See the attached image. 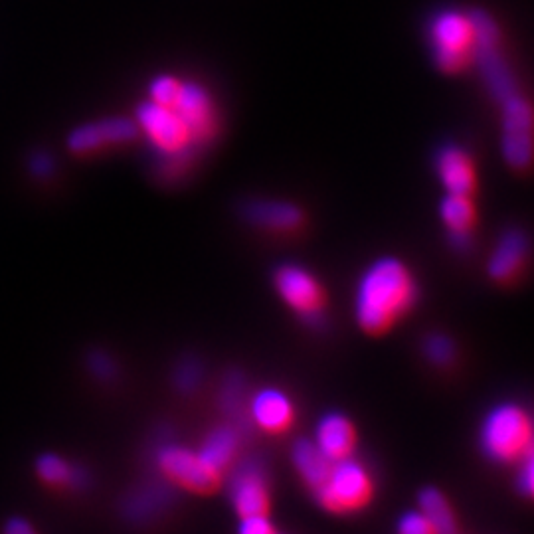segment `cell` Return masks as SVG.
I'll return each mask as SVG.
<instances>
[{
	"instance_id": "cell-21",
	"label": "cell",
	"mask_w": 534,
	"mask_h": 534,
	"mask_svg": "<svg viewBox=\"0 0 534 534\" xmlns=\"http://www.w3.org/2000/svg\"><path fill=\"white\" fill-rule=\"evenodd\" d=\"M38 475L50 483V485H72V487H84L88 485V473L86 469L68 463L60 455L46 453L38 459Z\"/></svg>"
},
{
	"instance_id": "cell-12",
	"label": "cell",
	"mask_w": 534,
	"mask_h": 534,
	"mask_svg": "<svg viewBox=\"0 0 534 534\" xmlns=\"http://www.w3.org/2000/svg\"><path fill=\"white\" fill-rule=\"evenodd\" d=\"M248 418L262 430L277 434L291 426L295 418V408L291 398L283 390L264 388L252 398Z\"/></svg>"
},
{
	"instance_id": "cell-26",
	"label": "cell",
	"mask_w": 534,
	"mask_h": 534,
	"mask_svg": "<svg viewBox=\"0 0 534 534\" xmlns=\"http://www.w3.org/2000/svg\"><path fill=\"white\" fill-rule=\"evenodd\" d=\"M178 84L171 76H161L151 84V99L161 105H173L177 99Z\"/></svg>"
},
{
	"instance_id": "cell-6",
	"label": "cell",
	"mask_w": 534,
	"mask_h": 534,
	"mask_svg": "<svg viewBox=\"0 0 534 534\" xmlns=\"http://www.w3.org/2000/svg\"><path fill=\"white\" fill-rule=\"evenodd\" d=\"M432 42L436 46V62L444 72H459L467 66L475 48L473 18L461 12H442L432 24Z\"/></svg>"
},
{
	"instance_id": "cell-32",
	"label": "cell",
	"mask_w": 534,
	"mask_h": 534,
	"mask_svg": "<svg viewBox=\"0 0 534 534\" xmlns=\"http://www.w3.org/2000/svg\"><path fill=\"white\" fill-rule=\"evenodd\" d=\"M4 531L8 534H30L34 529L28 525V521L16 517V519H10V521L6 523Z\"/></svg>"
},
{
	"instance_id": "cell-30",
	"label": "cell",
	"mask_w": 534,
	"mask_h": 534,
	"mask_svg": "<svg viewBox=\"0 0 534 534\" xmlns=\"http://www.w3.org/2000/svg\"><path fill=\"white\" fill-rule=\"evenodd\" d=\"M89 368L91 372L97 376V378H113L115 374V362L103 353H95V355L89 356Z\"/></svg>"
},
{
	"instance_id": "cell-7",
	"label": "cell",
	"mask_w": 534,
	"mask_h": 534,
	"mask_svg": "<svg viewBox=\"0 0 534 534\" xmlns=\"http://www.w3.org/2000/svg\"><path fill=\"white\" fill-rule=\"evenodd\" d=\"M137 123L149 141L165 155L177 153L192 141L188 127L173 105H161L151 99L137 109Z\"/></svg>"
},
{
	"instance_id": "cell-17",
	"label": "cell",
	"mask_w": 534,
	"mask_h": 534,
	"mask_svg": "<svg viewBox=\"0 0 534 534\" xmlns=\"http://www.w3.org/2000/svg\"><path fill=\"white\" fill-rule=\"evenodd\" d=\"M440 216H442V222L451 236L453 246L459 250H465L469 246L471 230H473L475 218H477L471 194L447 192L442 204H440Z\"/></svg>"
},
{
	"instance_id": "cell-2",
	"label": "cell",
	"mask_w": 534,
	"mask_h": 534,
	"mask_svg": "<svg viewBox=\"0 0 534 534\" xmlns=\"http://www.w3.org/2000/svg\"><path fill=\"white\" fill-rule=\"evenodd\" d=\"M479 442L483 453L497 463H515L534 444L531 414L519 404H499L483 420Z\"/></svg>"
},
{
	"instance_id": "cell-29",
	"label": "cell",
	"mask_w": 534,
	"mask_h": 534,
	"mask_svg": "<svg viewBox=\"0 0 534 534\" xmlns=\"http://www.w3.org/2000/svg\"><path fill=\"white\" fill-rule=\"evenodd\" d=\"M240 531L244 534H269L275 531V527L269 523L267 515H250L242 517Z\"/></svg>"
},
{
	"instance_id": "cell-11",
	"label": "cell",
	"mask_w": 534,
	"mask_h": 534,
	"mask_svg": "<svg viewBox=\"0 0 534 534\" xmlns=\"http://www.w3.org/2000/svg\"><path fill=\"white\" fill-rule=\"evenodd\" d=\"M173 107L184 121V125L188 127L192 139H206L212 133L214 129L212 101L202 86L194 82L180 84Z\"/></svg>"
},
{
	"instance_id": "cell-16",
	"label": "cell",
	"mask_w": 534,
	"mask_h": 534,
	"mask_svg": "<svg viewBox=\"0 0 534 534\" xmlns=\"http://www.w3.org/2000/svg\"><path fill=\"white\" fill-rule=\"evenodd\" d=\"M240 438H242V430H238L234 424L218 426L206 436L204 444L200 445L196 455L204 463L206 469H210L212 473L220 477L234 461L240 449Z\"/></svg>"
},
{
	"instance_id": "cell-14",
	"label": "cell",
	"mask_w": 534,
	"mask_h": 534,
	"mask_svg": "<svg viewBox=\"0 0 534 534\" xmlns=\"http://www.w3.org/2000/svg\"><path fill=\"white\" fill-rule=\"evenodd\" d=\"M436 173L447 192L471 194L477 175L471 157L457 145H445L436 155Z\"/></svg>"
},
{
	"instance_id": "cell-22",
	"label": "cell",
	"mask_w": 534,
	"mask_h": 534,
	"mask_svg": "<svg viewBox=\"0 0 534 534\" xmlns=\"http://www.w3.org/2000/svg\"><path fill=\"white\" fill-rule=\"evenodd\" d=\"M420 511L432 523L436 533L449 534L457 531V519L442 491L432 487L424 489L420 493Z\"/></svg>"
},
{
	"instance_id": "cell-24",
	"label": "cell",
	"mask_w": 534,
	"mask_h": 534,
	"mask_svg": "<svg viewBox=\"0 0 534 534\" xmlns=\"http://www.w3.org/2000/svg\"><path fill=\"white\" fill-rule=\"evenodd\" d=\"M426 356L436 364H449L455 358V345L445 335H432L424 343Z\"/></svg>"
},
{
	"instance_id": "cell-3",
	"label": "cell",
	"mask_w": 534,
	"mask_h": 534,
	"mask_svg": "<svg viewBox=\"0 0 534 534\" xmlns=\"http://www.w3.org/2000/svg\"><path fill=\"white\" fill-rule=\"evenodd\" d=\"M313 493L325 511L335 515H353L372 501L374 481L370 471L351 455L333 461L327 479Z\"/></svg>"
},
{
	"instance_id": "cell-28",
	"label": "cell",
	"mask_w": 534,
	"mask_h": 534,
	"mask_svg": "<svg viewBox=\"0 0 534 534\" xmlns=\"http://www.w3.org/2000/svg\"><path fill=\"white\" fill-rule=\"evenodd\" d=\"M519 489L534 501V444L521 457V473H519Z\"/></svg>"
},
{
	"instance_id": "cell-19",
	"label": "cell",
	"mask_w": 534,
	"mask_h": 534,
	"mask_svg": "<svg viewBox=\"0 0 534 534\" xmlns=\"http://www.w3.org/2000/svg\"><path fill=\"white\" fill-rule=\"evenodd\" d=\"M173 501V489L167 483H149L135 489L123 503V517L131 523L149 521Z\"/></svg>"
},
{
	"instance_id": "cell-25",
	"label": "cell",
	"mask_w": 534,
	"mask_h": 534,
	"mask_svg": "<svg viewBox=\"0 0 534 534\" xmlns=\"http://www.w3.org/2000/svg\"><path fill=\"white\" fill-rule=\"evenodd\" d=\"M202 370L196 360H182L175 370V384L180 392H192L200 384Z\"/></svg>"
},
{
	"instance_id": "cell-15",
	"label": "cell",
	"mask_w": 534,
	"mask_h": 534,
	"mask_svg": "<svg viewBox=\"0 0 534 534\" xmlns=\"http://www.w3.org/2000/svg\"><path fill=\"white\" fill-rule=\"evenodd\" d=\"M529 238L521 230H509L505 232L487 264V271L495 281H509L513 279L529 258Z\"/></svg>"
},
{
	"instance_id": "cell-1",
	"label": "cell",
	"mask_w": 534,
	"mask_h": 534,
	"mask_svg": "<svg viewBox=\"0 0 534 534\" xmlns=\"http://www.w3.org/2000/svg\"><path fill=\"white\" fill-rule=\"evenodd\" d=\"M420 287L410 267L396 258H380L356 283L355 317L366 333L392 329L418 303Z\"/></svg>"
},
{
	"instance_id": "cell-9",
	"label": "cell",
	"mask_w": 534,
	"mask_h": 534,
	"mask_svg": "<svg viewBox=\"0 0 534 534\" xmlns=\"http://www.w3.org/2000/svg\"><path fill=\"white\" fill-rule=\"evenodd\" d=\"M157 463L173 481L194 491H208L216 487L220 479L216 473L204 467L194 451L180 445H163L157 451Z\"/></svg>"
},
{
	"instance_id": "cell-23",
	"label": "cell",
	"mask_w": 534,
	"mask_h": 534,
	"mask_svg": "<svg viewBox=\"0 0 534 534\" xmlns=\"http://www.w3.org/2000/svg\"><path fill=\"white\" fill-rule=\"evenodd\" d=\"M244 380L238 374L226 378L220 390V406L234 420V426L244 432V420H248V408L244 406Z\"/></svg>"
},
{
	"instance_id": "cell-20",
	"label": "cell",
	"mask_w": 534,
	"mask_h": 534,
	"mask_svg": "<svg viewBox=\"0 0 534 534\" xmlns=\"http://www.w3.org/2000/svg\"><path fill=\"white\" fill-rule=\"evenodd\" d=\"M291 461L303 483L315 491L329 475L333 461L319 449L313 440H299L291 449Z\"/></svg>"
},
{
	"instance_id": "cell-31",
	"label": "cell",
	"mask_w": 534,
	"mask_h": 534,
	"mask_svg": "<svg viewBox=\"0 0 534 534\" xmlns=\"http://www.w3.org/2000/svg\"><path fill=\"white\" fill-rule=\"evenodd\" d=\"M30 171H32L36 177H50V175L54 173V161H52V157L46 155V153H38V155H34L32 161H30Z\"/></svg>"
},
{
	"instance_id": "cell-5",
	"label": "cell",
	"mask_w": 534,
	"mask_h": 534,
	"mask_svg": "<svg viewBox=\"0 0 534 534\" xmlns=\"http://www.w3.org/2000/svg\"><path fill=\"white\" fill-rule=\"evenodd\" d=\"M275 287L281 299L307 323L321 325L325 319V291L319 279L305 267H279L275 273Z\"/></svg>"
},
{
	"instance_id": "cell-27",
	"label": "cell",
	"mask_w": 534,
	"mask_h": 534,
	"mask_svg": "<svg viewBox=\"0 0 534 534\" xmlns=\"http://www.w3.org/2000/svg\"><path fill=\"white\" fill-rule=\"evenodd\" d=\"M398 529H400V533L404 534L436 533L434 527H432V523L426 519V515L420 509L402 515L400 517V523H398Z\"/></svg>"
},
{
	"instance_id": "cell-18",
	"label": "cell",
	"mask_w": 534,
	"mask_h": 534,
	"mask_svg": "<svg viewBox=\"0 0 534 534\" xmlns=\"http://www.w3.org/2000/svg\"><path fill=\"white\" fill-rule=\"evenodd\" d=\"M246 220L273 232H293L303 224V212L283 200H256L244 210Z\"/></svg>"
},
{
	"instance_id": "cell-8",
	"label": "cell",
	"mask_w": 534,
	"mask_h": 534,
	"mask_svg": "<svg viewBox=\"0 0 534 534\" xmlns=\"http://www.w3.org/2000/svg\"><path fill=\"white\" fill-rule=\"evenodd\" d=\"M230 497L240 519L250 515H267L269 493L266 473L260 461L244 459L236 465L230 477Z\"/></svg>"
},
{
	"instance_id": "cell-4",
	"label": "cell",
	"mask_w": 534,
	"mask_h": 534,
	"mask_svg": "<svg viewBox=\"0 0 534 534\" xmlns=\"http://www.w3.org/2000/svg\"><path fill=\"white\" fill-rule=\"evenodd\" d=\"M501 149L513 169H527L534 161V111L531 103L513 91L503 101Z\"/></svg>"
},
{
	"instance_id": "cell-10",
	"label": "cell",
	"mask_w": 534,
	"mask_h": 534,
	"mask_svg": "<svg viewBox=\"0 0 534 534\" xmlns=\"http://www.w3.org/2000/svg\"><path fill=\"white\" fill-rule=\"evenodd\" d=\"M137 137V123L127 117H109L74 129L68 137V147L74 153H91L107 145L129 143Z\"/></svg>"
},
{
	"instance_id": "cell-13",
	"label": "cell",
	"mask_w": 534,
	"mask_h": 534,
	"mask_svg": "<svg viewBox=\"0 0 534 534\" xmlns=\"http://www.w3.org/2000/svg\"><path fill=\"white\" fill-rule=\"evenodd\" d=\"M313 442L319 445V449L331 461L351 457L356 447L355 426L347 416L339 412H329L319 420Z\"/></svg>"
}]
</instances>
